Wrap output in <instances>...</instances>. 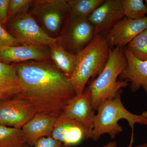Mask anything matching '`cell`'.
<instances>
[{"mask_svg":"<svg viewBox=\"0 0 147 147\" xmlns=\"http://www.w3.org/2000/svg\"><path fill=\"white\" fill-rule=\"evenodd\" d=\"M12 65L20 83V93L16 96L31 104L37 113L59 115L76 95L69 78L50 60Z\"/></svg>","mask_w":147,"mask_h":147,"instance_id":"obj_1","label":"cell"},{"mask_svg":"<svg viewBox=\"0 0 147 147\" xmlns=\"http://www.w3.org/2000/svg\"><path fill=\"white\" fill-rule=\"evenodd\" d=\"M111 49L105 36L97 34L76 54L74 69L69 78L76 95L82 94L89 79H94L100 73Z\"/></svg>","mask_w":147,"mask_h":147,"instance_id":"obj_2","label":"cell"},{"mask_svg":"<svg viewBox=\"0 0 147 147\" xmlns=\"http://www.w3.org/2000/svg\"><path fill=\"white\" fill-rule=\"evenodd\" d=\"M123 47H112L105 66L88 88L90 92L92 108L94 111L105 100L115 97L128 83L118 80L127 66Z\"/></svg>","mask_w":147,"mask_h":147,"instance_id":"obj_3","label":"cell"},{"mask_svg":"<svg viewBox=\"0 0 147 147\" xmlns=\"http://www.w3.org/2000/svg\"><path fill=\"white\" fill-rule=\"evenodd\" d=\"M122 93L121 90L115 97L105 100L98 105L94 119L92 140L97 141L105 134H108L112 139L115 138L123 131L122 127L118 123L121 119L128 122L132 130L131 137L134 136L135 125H144V119L141 115L130 113L124 107L121 98Z\"/></svg>","mask_w":147,"mask_h":147,"instance_id":"obj_4","label":"cell"},{"mask_svg":"<svg viewBox=\"0 0 147 147\" xmlns=\"http://www.w3.org/2000/svg\"><path fill=\"white\" fill-rule=\"evenodd\" d=\"M29 12L48 36L57 38L70 14L66 0L33 1Z\"/></svg>","mask_w":147,"mask_h":147,"instance_id":"obj_5","label":"cell"},{"mask_svg":"<svg viewBox=\"0 0 147 147\" xmlns=\"http://www.w3.org/2000/svg\"><path fill=\"white\" fill-rule=\"evenodd\" d=\"M5 28L22 45L49 47L57 42V39L48 36L29 12L11 18Z\"/></svg>","mask_w":147,"mask_h":147,"instance_id":"obj_6","label":"cell"},{"mask_svg":"<svg viewBox=\"0 0 147 147\" xmlns=\"http://www.w3.org/2000/svg\"><path fill=\"white\" fill-rule=\"evenodd\" d=\"M94 36V29L88 18L70 13L57 38V43L69 53L76 55L88 45Z\"/></svg>","mask_w":147,"mask_h":147,"instance_id":"obj_7","label":"cell"},{"mask_svg":"<svg viewBox=\"0 0 147 147\" xmlns=\"http://www.w3.org/2000/svg\"><path fill=\"white\" fill-rule=\"evenodd\" d=\"M36 113L31 104L21 98L0 100L1 125L22 129Z\"/></svg>","mask_w":147,"mask_h":147,"instance_id":"obj_8","label":"cell"},{"mask_svg":"<svg viewBox=\"0 0 147 147\" xmlns=\"http://www.w3.org/2000/svg\"><path fill=\"white\" fill-rule=\"evenodd\" d=\"M125 17L122 0H104L88 19L93 27L94 36H105Z\"/></svg>","mask_w":147,"mask_h":147,"instance_id":"obj_9","label":"cell"},{"mask_svg":"<svg viewBox=\"0 0 147 147\" xmlns=\"http://www.w3.org/2000/svg\"><path fill=\"white\" fill-rule=\"evenodd\" d=\"M91 130L62 112L57 117L51 137L66 147H71L90 139Z\"/></svg>","mask_w":147,"mask_h":147,"instance_id":"obj_10","label":"cell"},{"mask_svg":"<svg viewBox=\"0 0 147 147\" xmlns=\"http://www.w3.org/2000/svg\"><path fill=\"white\" fill-rule=\"evenodd\" d=\"M147 29V16L139 19L125 17L105 36L111 48L126 47L134 38Z\"/></svg>","mask_w":147,"mask_h":147,"instance_id":"obj_11","label":"cell"},{"mask_svg":"<svg viewBox=\"0 0 147 147\" xmlns=\"http://www.w3.org/2000/svg\"><path fill=\"white\" fill-rule=\"evenodd\" d=\"M49 60V47L28 44L16 46H0V61L7 64Z\"/></svg>","mask_w":147,"mask_h":147,"instance_id":"obj_12","label":"cell"},{"mask_svg":"<svg viewBox=\"0 0 147 147\" xmlns=\"http://www.w3.org/2000/svg\"><path fill=\"white\" fill-rule=\"evenodd\" d=\"M63 112L92 130L95 113L92 108L89 90L87 88L81 94L75 95L66 104Z\"/></svg>","mask_w":147,"mask_h":147,"instance_id":"obj_13","label":"cell"},{"mask_svg":"<svg viewBox=\"0 0 147 147\" xmlns=\"http://www.w3.org/2000/svg\"><path fill=\"white\" fill-rule=\"evenodd\" d=\"M123 52L127 64L120 76V79L129 83L131 91L136 92L143 88L147 93V61L137 59L127 47H123Z\"/></svg>","mask_w":147,"mask_h":147,"instance_id":"obj_14","label":"cell"},{"mask_svg":"<svg viewBox=\"0 0 147 147\" xmlns=\"http://www.w3.org/2000/svg\"><path fill=\"white\" fill-rule=\"evenodd\" d=\"M58 115L36 113L21 129L27 144L32 146L38 139L51 137Z\"/></svg>","mask_w":147,"mask_h":147,"instance_id":"obj_15","label":"cell"},{"mask_svg":"<svg viewBox=\"0 0 147 147\" xmlns=\"http://www.w3.org/2000/svg\"><path fill=\"white\" fill-rule=\"evenodd\" d=\"M20 92L16 69L13 65L0 61V100L16 97Z\"/></svg>","mask_w":147,"mask_h":147,"instance_id":"obj_16","label":"cell"},{"mask_svg":"<svg viewBox=\"0 0 147 147\" xmlns=\"http://www.w3.org/2000/svg\"><path fill=\"white\" fill-rule=\"evenodd\" d=\"M50 59L58 70L69 78L74 69L76 55L71 54L56 42L49 47Z\"/></svg>","mask_w":147,"mask_h":147,"instance_id":"obj_17","label":"cell"},{"mask_svg":"<svg viewBox=\"0 0 147 147\" xmlns=\"http://www.w3.org/2000/svg\"><path fill=\"white\" fill-rule=\"evenodd\" d=\"M26 144L21 129L0 125V147H22Z\"/></svg>","mask_w":147,"mask_h":147,"instance_id":"obj_18","label":"cell"},{"mask_svg":"<svg viewBox=\"0 0 147 147\" xmlns=\"http://www.w3.org/2000/svg\"><path fill=\"white\" fill-rule=\"evenodd\" d=\"M70 13L88 18L104 0H67Z\"/></svg>","mask_w":147,"mask_h":147,"instance_id":"obj_19","label":"cell"},{"mask_svg":"<svg viewBox=\"0 0 147 147\" xmlns=\"http://www.w3.org/2000/svg\"><path fill=\"white\" fill-rule=\"evenodd\" d=\"M125 16L139 19L147 16V6L143 0H122Z\"/></svg>","mask_w":147,"mask_h":147,"instance_id":"obj_20","label":"cell"},{"mask_svg":"<svg viewBox=\"0 0 147 147\" xmlns=\"http://www.w3.org/2000/svg\"><path fill=\"white\" fill-rule=\"evenodd\" d=\"M126 47L137 59L147 61V29L134 38Z\"/></svg>","mask_w":147,"mask_h":147,"instance_id":"obj_21","label":"cell"},{"mask_svg":"<svg viewBox=\"0 0 147 147\" xmlns=\"http://www.w3.org/2000/svg\"><path fill=\"white\" fill-rule=\"evenodd\" d=\"M33 1L32 0H10L7 22L16 16L28 12Z\"/></svg>","mask_w":147,"mask_h":147,"instance_id":"obj_22","label":"cell"},{"mask_svg":"<svg viewBox=\"0 0 147 147\" xmlns=\"http://www.w3.org/2000/svg\"><path fill=\"white\" fill-rule=\"evenodd\" d=\"M22 45L0 24V46H16Z\"/></svg>","mask_w":147,"mask_h":147,"instance_id":"obj_23","label":"cell"},{"mask_svg":"<svg viewBox=\"0 0 147 147\" xmlns=\"http://www.w3.org/2000/svg\"><path fill=\"white\" fill-rule=\"evenodd\" d=\"M32 147H66L61 142L52 137H43L38 139Z\"/></svg>","mask_w":147,"mask_h":147,"instance_id":"obj_24","label":"cell"},{"mask_svg":"<svg viewBox=\"0 0 147 147\" xmlns=\"http://www.w3.org/2000/svg\"><path fill=\"white\" fill-rule=\"evenodd\" d=\"M10 1V0H0V24L5 28L7 22Z\"/></svg>","mask_w":147,"mask_h":147,"instance_id":"obj_25","label":"cell"},{"mask_svg":"<svg viewBox=\"0 0 147 147\" xmlns=\"http://www.w3.org/2000/svg\"><path fill=\"white\" fill-rule=\"evenodd\" d=\"M100 147H118V146L117 142L115 141H112Z\"/></svg>","mask_w":147,"mask_h":147,"instance_id":"obj_26","label":"cell"},{"mask_svg":"<svg viewBox=\"0 0 147 147\" xmlns=\"http://www.w3.org/2000/svg\"><path fill=\"white\" fill-rule=\"evenodd\" d=\"M141 115L144 119V125H147V110L146 111L143 112L141 114Z\"/></svg>","mask_w":147,"mask_h":147,"instance_id":"obj_27","label":"cell"},{"mask_svg":"<svg viewBox=\"0 0 147 147\" xmlns=\"http://www.w3.org/2000/svg\"><path fill=\"white\" fill-rule=\"evenodd\" d=\"M133 142V139H131V141H130V143L129 145L127 147H132V143ZM134 147H147V143H144V144H140L137 145V146H135Z\"/></svg>","mask_w":147,"mask_h":147,"instance_id":"obj_28","label":"cell"},{"mask_svg":"<svg viewBox=\"0 0 147 147\" xmlns=\"http://www.w3.org/2000/svg\"><path fill=\"white\" fill-rule=\"evenodd\" d=\"M32 147V146H30L28 144H26L24 145L23 147Z\"/></svg>","mask_w":147,"mask_h":147,"instance_id":"obj_29","label":"cell"},{"mask_svg":"<svg viewBox=\"0 0 147 147\" xmlns=\"http://www.w3.org/2000/svg\"><path fill=\"white\" fill-rule=\"evenodd\" d=\"M145 3H146V5L147 6V0L145 1Z\"/></svg>","mask_w":147,"mask_h":147,"instance_id":"obj_30","label":"cell"}]
</instances>
